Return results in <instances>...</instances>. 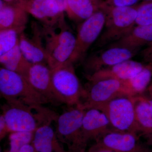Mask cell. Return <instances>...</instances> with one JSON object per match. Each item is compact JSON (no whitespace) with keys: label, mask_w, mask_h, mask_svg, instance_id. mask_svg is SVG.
Returning a JSON list of instances; mask_svg holds the SVG:
<instances>
[{"label":"cell","mask_w":152,"mask_h":152,"mask_svg":"<svg viewBox=\"0 0 152 152\" xmlns=\"http://www.w3.org/2000/svg\"><path fill=\"white\" fill-rule=\"evenodd\" d=\"M7 102L2 107V114L4 117L10 132H34L39 127L42 120L50 122L51 118L56 120L57 116L53 112L45 109L38 113L34 114L33 109L39 110L28 105L21 101L13 99H6Z\"/></svg>","instance_id":"obj_3"},{"label":"cell","mask_w":152,"mask_h":152,"mask_svg":"<svg viewBox=\"0 0 152 152\" xmlns=\"http://www.w3.org/2000/svg\"><path fill=\"white\" fill-rule=\"evenodd\" d=\"M152 79V64L148 63L140 72L125 81L135 96L144 95L151 83Z\"/></svg>","instance_id":"obj_23"},{"label":"cell","mask_w":152,"mask_h":152,"mask_svg":"<svg viewBox=\"0 0 152 152\" xmlns=\"http://www.w3.org/2000/svg\"><path fill=\"white\" fill-rule=\"evenodd\" d=\"M0 30L26 29L28 14L20 7L0 1Z\"/></svg>","instance_id":"obj_17"},{"label":"cell","mask_w":152,"mask_h":152,"mask_svg":"<svg viewBox=\"0 0 152 152\" xmlns=\"http://www.w3.org/2000/svg\"><path fill=\"white\" fill-rule=\"evenodd\" d=\"M106 17L105 11L100 9L78 25L75 48L69 61L74 64L84 61L90 48L97 41L102 32Z\"/></svg>","instance_id":"obj_9"},{"label":"cell","mask_w":152,"mask_h":152,"mask_svg":"<svg viewBox=\"0 0 152 152\" xmlns=\"http://www.w3.org/2000/svg\"><path fill=\"white\" fill-rule=\"evenodd\" d=\"M140 0H103V4L109 7H125L135 6Z\"/></svg>","instance_id":"obj_27"},{"label":"cell","mask_w":152,"mask_h":152,"mask_svg":"<svg viewBox=\"0 0 152 152\" xmlns=\"http://www.w3.org/2000/svg\"><path fill=\"white\" fill-rule=\"evenodd\" d=\"M24 77L37 91L49 101V103L55 105L63 104L53 88L51 69L47 64H31Z\"/></svg>","instance_id":"obj_12"},{"label":"cell","mask_w":152,"mask_h":152,"mask_svg":"<svg viewBox=\"0 0 152 152\" xmlns=\"http://www.w3.org/2000/svg\"><path fill=\"white\" fill-rule=\"evenodd\" d=\"M50 123L39 126L36 129L32 145L37 152H69L60 143L56 132Z\"/></svg>","instance_id":"obj_18"},{"label":"cell","mask_w":152,"mask_h":152,"mask_svg":"<svg viewBox=\"0 0 152 152\" xmlns=\"http://www.w3.org/2000/svg\"><path fill=\"white\" fill-rule=\"evenodd\" d=\"M139 51L124 47L110 46L93 52L83 61L86 76L124 61L132 59Z\"/></svg>","instance_id":"obj_10"},{"label":"cell","mask_w":152,"mask_h":152,"mask_svg":"<svg viewBox=\"0 0 152 152\" xmlns=\"http://www.w3.org/2000/svg\"><path fill=\"white\" fill-rule=\"evenodd\" d=\"M32 36L25 31L21 34L19 46L23 54L31 64L45 63L48 64V56L45 48L42 26L37 22L31 24Z\"/></svg>","instance_id":"obj_14"},{"label":"cell","mask_w":152,"mask_h":152,"mask_svg":"<svg viewBox=\"0 0 152 152\" xmlns=\"http://www.w3.org/2000/svg\"><path fill=\"white\" fill-rule=\"evenodd\" d=\"M87 152H116L110 149L101 145L99 143L96 142L92 146L90 147Z\"/></svg>","instance_id":"obj_29"},{"label":"cell","mask_w":152,"mask_h":152,"mask_svg":"<svg viewBox=\"0 0 152 152\" xmlns=\"http://www.w3.org/2000/svg\"><path fill=\"white\" fill-rule=\"evenodd\" d=\"M106 20L102 32L94 45L96 50L115 42L130 32L136 26L137 7H114L103 4Z\"/></svg>","instance_id":"obj_2"},{"label":"cell","mask_w":152,"mask_h":152,"mask_svg":"<svg viewBox=\"0 0 152 152\" xmlns=\"http://www.w3.org/2000/svg\"><path fill=\"white\" fill-rule=\"evenodd\" d=\"M136 123L140 136L152 132V110L144 95L133 96Z\"/></svg>","instance_id":"obj_20"},{"label":"cell","mask_w":152,"mask_h":152,"mask_svg":"<svg viewBox=\"0 0 152 152\" xmlns=\"http://www.w3.org/2000/svg\"><path fill=\"white\" fill-rule=\"evenodd\" d=\"M42 26L48 65L53 69L69 61L75 48L76 37L65 18L55 26Z\"/></svg>","instance_id":"obj_1"},{"label":"cell","mask_w":152,"mask_h":152,"mask_svg":"<svg viewBox=\"0 0 152 152\" xmlns=\"http://www.w3.org/2000/svg\"><path fill=\"white\" fill-rule=\"evenodd\" d=\"M148 96L150 97H152V94L149 95Z\"/></svg>","instance_id":"obj_38"},{"label":"cell","mask_w":152,"mask_h":152,"mask_svg":"<svg viewBox=\"0 0 152 152\" xmlns=\"http://www.w3.org/2000/svg\"><path fill=\"white\" fill-rule=\"evenodd\" d=\"M112 128L107 118L102 111L95 108L86 110L83 121L82 133L85 142L97 140L110 131Z\"/></svg>","instance_id":"obj_15"},{"label":"cell","mask_w":152,"mask_h":152,"mask_svg":"<svg viewBox=\"0 0 152 152\" xmlns=\"http://www.w3.org/2000/svg\"><path fill=\"white\" fill-rule=\"evenodd\" d=\"M0 63L2 67L25 77L31 63L25 58L19 45L0 56Z\"/></svg>","instance_id":"obj_21"},{"label":"cell","mask_w":152,"mask_h":152,"mask_svg":"<svg viewBox=\"0 0 152 152\" xmlns=\"http://www.w3.org/2000/svg\"><path fill=\"white\" fill-rule=\"evenodd\" d=\"M97 10L91 0H66L65 12L69 19L78 25Z\"/></svg>","instance_id":"obj_22"},{"label":"cell","mask_w":152,"mask_h":152,"mask_svg":"<svg viewBox=\"0 0 152 152\" xmlns=\"http://www.w3.org/2000/svg\"><path fill=\"white\" fill-rule=\"evenodd\" d=\"M57 117L56 134L60 142L66 144L69 152H86L87 145L83 133V121L86 110L70 107Z\"/></svg>","instance_id":"obj_6"},{"label":"cell","mask_w":152,"mask_h":152,"mask_svg":"<svg viewBox=\"0 0 152 152\" xmlns=\"http://www.w3.org/2000/svg\"><path fill=\"white\" fill-rule=\"evenodd\" d=\"M19 152H37L31 144H28L22 148Z\"/></svg>","instance_id":"obj_32"},{"label":"cell","mask_w":152,"mask_h":152,"mask_svg":"<svg viewBox=\"0 0 152 152\" xmlns=\"http://www.w3.org/2000/svg\"><path fill=\"white\" fill-rule=\"evenodd\" d=\"M0 93L5 99L18 100L37 109L49 103L24 76L2 67L0 68Z\"/></svg>","instance_id":"obj_4"},{"label":"cell","mask_w":152,"mask_h":152,"mask_svg":"<svg viewBox=\"0 0 152 152\" xmlns=\"http://www.w3.org/2000/svg\"><path fill=\"white\" fill-rule=\"evenodd\" d=\"M147 91H148V93L149 95L152 94V82L151 83L148 88Z\"/></svg>","instance_id":"obj_36"},{"label":"cell","mask_w":152,"mask_h":152,"mask_svg":"<svg viewBox=\"0 0 152 152\" xmlns=\"http://www.w3.org/2000/svg\"><path fill=\"white\" fill-rule=\"evenodd\" d=\"M89 82V86L85 88L81 103L77 106L84 110L97 108L118 97L133 96L125 81L106 79Z\"/></svg>","instance_id":"obj_7"},{"label":"cell","mask_w":152,"mask_h":152,"mask_svg":"<svg viewBox=\"0 0 152 152\" xmlns=\"http://www.w3.org/2000/svg\"></svg>","instance_id":"obj_39"},{"label":"cell","mask_w":152,"mask_h":152,"mask_svg":"<svg viewBox=\"0 0 152 152\" xmlns=\"http://www.w3.org/2000/svg\"><path fill=\"white\" fill-rule=\"evenodd\" d=\"M52 85L63 104L69 107L81 103L85 88L77 76L73 63L69 61L51 69Z\"/></svg>","instance_id":"obj_5"},{"label":"cell","mask_w":152,"mask_h":152,"mask_svg":"<svg viewBox=\"0 0 152 152\" xmlns=\"http://www.w3.org/2000/svg\"><path fill=\"white\" fill-rule=\"evenodd\" d=\"M26 29L0 30V56L19 45L20 35Z\"/></svg>","instance_id":"obj_24"},{"label":"cell","mask_w":152,"mask_h":152,"mask_svg":"<svg viewBox=\"0 0 152 152\" xmlns=\"http://www.w3.org/2000/svg\"><path fill=\"white\" fill-rule=\"evenodd\" d=\"M35 132H11L9 136L10 148L5 152H19L24 146L31 144Z\"/></svg>","instance_id":"obj_25"},{"label":"cell","mask_w":152,"mask_h":152,"mask_svg":"<svg viewBox=\"0 0 152 152\" xmlns=\"http://www.w3.org/2000/svg\"><path fill=\"white\" fill-rule=\"evenodd\" d=\"M135 133L113 130L96 142L116 152H152V148L141 142Z\"/></svg>","instance_id":"obj_13"},{"label":"cell","mask_w":152,"mask_h":152,"mask_svg":"<svg viewBox=\"0 0 152 152\" xmlns=\"http://www.w3.org/2000/svg\"><path fill=\"white\" fill-rule=\"evenodd\" d=\"M145 2H152V0H144Z\"/></svg>","instance_id":"obj_37"},{"label":"cell","mask_w":152,"mask_h":152,"mask_svg":"<svg viewBox=\"0 0 152 152\" xmlns=\"http://www.w3.org/2000/svg\"><path fill=\"white\" fill-rule=\"evenodd\" d=\"M142 55L146 61L152 64V43L147 45V48L143 51Z\"/></svg>","instance_id":"obj_30"},{"label":"cell","mask_w":152,"mask_h":152,"mask_svg":"<svg viewBox=\"0 0 152 152\" xmlns=\"http://www.w3.org/2000/svg\"><path fill=\"white\" fill-rule=\"evenodd\" d=\"M10 132L4 117L2 114L0 115V140H1L8 133Z\"/></svg>","instance_id":"obj_28"},{"label":"cell","mask_w":152,"mask_h":152,"mask_svg":"<svg viewBox=\"0 0 152 152\" xmlns=\"http://www.w3.org/2000/svg\"><path fill=\"white\" fill-rule=\"evenodd\" d=\"M66 0H27L18 6L46 26H53L64 18Z\"/></svg>","instance_id":"obj_11"},{"label":"cell","mask_w":152,"mask_h":152,"mask_svg":"<svg viewBox=\"0 0 152 152\" xmlns=\"http://www.w3.org/2000/svg\"><path fill=\"white\" fill-rule=\"evenodd\" d=\"M91 1L98 10L100 9L101 7H102L103 3V1L102 0H91Z\"/></svg>","instance_id":"obj_34"},{"label":"cell","mask_w":152,"mask_h":152,"mask_svg":"<svg viewBox=\"0 0 152 152\" xmlns=\"http://www.w3.org/2000/svg\"><path fill=\"white\" fill-rule=\"evenodd\" d=\"M135 23L139 26L152 24V2H145L137 7Z\"/></svg>","instance_id":"obj_26"},{"label":"cell","mask_w":152,"mask_h":152,"mask_svg":"<svg viewBox=\"0 0 152 152\" xmlns=\"http://www.w3.org/2000/svg\"><path fill=\"white\" fill-rule=\"evenodd\" d=\"M96 109L105 114L115 130L135 133L140 136L135 116L133 96L118 97Z\"/></svg>","instance_id":"obj_8"},{"label":"cell","mask_w":152,"mask_h":152,"mask_svg":"<svg viewBox=\"0 0 152 152\" xmlns=\"http://www.w3.org/2000/svg\"><path fill=\"white\" fill-rule=\"evenodd\" d=\"M2 1L9 4L18 6L27 0H2Z\"/></svg>","instance_id":"obj_33"},{"label":"cell","mask_w":152,"mask_h":152,"mask_svg":"<svg viewBox=\"0 0 152 152\" xmlns=\"http://www.w3.org/2000/svg\"><path fill=\"white\" fill-rule=\"evenodd\" d=\"M145 64L132 59L126 60L115 65L105 68L91 75L86 76L89 82L106 79L127 80L142 69Z\"/></svg>","instance_id":"obj_16"},{"label":"cell","mask_w":152,"mask_h":152,"mask_svg":"<svg viewBox=\"0 0 152 152\" xmlns=\"http://www.w3.org/2000/svg\"><path fill=\"white\" fill-rule=\"evenodd\" d=\"M152 42V24L145 26L136 25L124 37L107 47H122L140 50L142 47Z\"/></svg>","instance_id":"obj_19"},{"label":"cell","mask_w":152,"mask_h":152,"mask_svg":"<svg viewBox=\"0 0 152 152\" xmlns=\"http://www.w3.org/2000/svg\"><path fill=\"white\" fill-rule=\"evenodd\" d=\"M141 136L145 140L147 145L152 148V132Z\"/></svg>","instance_id":"obj_31"},{"label":"cell","mask_w":152,"mask_h":152,"mask_svg":"<svg viewBox=\"0 0 152 152\" xmlns=\"http://www.w3.org/2000/svg\"><path fill=\"white\" fill-rule=\"evenodd\" d=\"M144 96H145L147 102H148V103L149 104L150 107H151V108L152 110V98L150 97L149 96H145L144 95Z\"/></svg>","instance_id":"obj_35"}]
</instances>
